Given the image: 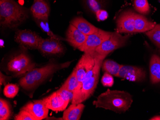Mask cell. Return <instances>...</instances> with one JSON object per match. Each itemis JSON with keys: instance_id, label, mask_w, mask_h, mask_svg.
I'll use <instances>...</instances> for the list:
<instances>
[{"instance_id": "obj_5", "label": "cell", "mask_w": 160, "mask_h": 120, "mask_svg": "<svg viewBox=\"0 0 160 120\" xmlns=\"http://www.w3.org/2000/svg\"><path fill=\"white\" fill-rule=\"evenodd\" d=\"M36 64L30 58L24 53L14 56L7 63V70L13 77L25 75L35 68Z\"/></svg>"}, {"instance_id": "obj_1", "label": "cell", "mask_w": 160, "mask_h": 120, "mask_svg": "<svg viewBox=\"0 0 160 120\" xmlns=\"http://www.w3.org/2000/svg\"><path fill=\"white\" fill-rule=\"evenodd\" d=\"M132 103V96L127 91L108 89L98 96L93 105L96 108L123 113L129 109Z\"/></svg>"}, {"instance_id": "obj_11", "label": "cell", "mask_w": 160, "mask_h": 120, "mask_svg": "<svg viewBox=\"0 0 160 120\" xmlns=\"http://www.w3.org/2000/svg\"><path fill=\"white\" fill-rule=\"evenodd\" d=\"M60 40L55 38H40L38 45V50L43 54L57 55L62 53L64 51V48Z\"/></svg>"}, {"instance_id": "obj_9", "label": "cell", "mask_w": 160, "mask_h": 120, "mask_svg": "<svg viewBox=\"0 0 160 120\" xmlns=\"http://www.w3.org/2000/svg\"><path fill=\"white\" fill-rule=\"evenodd\" d=\"M41 37L29 30H19L14 36L15 41L22 46L30 49H38Z\"/></svg>"}, {"instance_id": "obj_12", "label": "cell", "mask_w": 160, "mask_h": 120, "mask_svg": "<svg viewBox=\"0 0 160 120\" xmlns=\"http://www.w3.org/2000/svg\"><path fill=\"white\" fill-rule=\"evenodd\" d=\"M135 13L128 10L122 12L117 21V29L119 33H135L134 17Z\"/></svg>"}, {"instance_id": "obj_22", "label": "cell", "mask_w": 160, "mask_h": 120, "mask_svg": "<svg viewBox=\"0 0 160 120\" xmlns=\"http://www.w3.org/2000/svg\"><path fill=\"white\" fill-rule=\"evenodd\" d=\"M122 65L111 60H105L102 65L103 70L112 76L118 77Z\"/></svg>"}, {"instance_id": "obj_10", "label": "cell", "mask_w": 160, "mask_h": 120, "mask_svg": "<svg viewBox=\"0 0 160 120\" xmlns=\"http://www.w3.org/2000/svg\"><path fill=\"white\" fill-rule=\"evenodd\" d=\"M146 71L136 66L122 65L118 77L133 82H142L146 78Z\"/></svg>"}, {"instance_id": "obj_32", "label": "cell", "mask_w": 160, "mask_h": 120, "mask_svg": "<svg viewBox=\"0 0 160 120\" xmlns=\"http://www.w3.org/2000/svg\"><path fill=\"white\" fill-rule=\"evenodd\" d=\"M95 16L98 21L106 20L108 17V12L105 9L100 10L96 12Z\"/></svg>"}, {"instance_id": "obj_14", "label": "cell", "mask_w": 160, "mask_h": 120, "mask_svg": "<svg viewBox=\"0 0 160 120\" xmlns=\"http://www.w3.org/2000/svg\"><path fill=\"white\" fill-rule=\"evenodd\" d=\"M87 35L78 30L74 26L70 24L66 32V39L72 47L79 48L86 41Z\"/></svg>"}, {"instance_id": "obj_18", "label": "cell", "mask_w": 160, "mask_h": 120, "mask_svg": "<svg viewBox=\"0 0 160 120\" xmlns=\"http://www.w3.org/2000/svg\"><path fill=\"white\" fill-rule=\"evenodd\" d=\"M85 106L82 103H72L67 109L64 111L62 120H79L83 113Z\"/></svg>"}, {"instance_id": "obj_2", "label": "cell", "mask_w": 160, "mask_h": 120, "mask_svg": "<svg viewBox=\"0 0 160 120\" xmlns=\"http://www.w3.org/2000/svg\"><path fill=\"white\" fill-rule=\"evenodd\" d=\"M106 56L99 54L93 69L87 73L84 80L79 83L78 87L73 92L72 103H82L93 94L98 82L102 65Z\"/></svg>"}, {"instance_id": "obj_25", "label": "cell", "mask_w": 160, "mask_h": 120, "mask_svg": "<svg viewBox=\"0 0 160 120\" xmlns=\"http://www.w3.org/2000/svg\"><path fill=\"white\" fill-rule=\"evenodd\" d=\"M134 7L137 12L142 15H148L150 12L148 0H134Z\"/></svg>"}, {"instance_id": "obj_19", "label": "cell", "mask_w": 160, "mask_h": 120, "mask_svg": "<svg viewBox=\"0 0 160 120\" xmlns=\"http://www.w3.org/2000/svg\"><path fill=\"white\" fill-rule=\"evenodd\" d=\"M156 24L148 20L145 17L135 13L134 28L135 33H143L153 29Z\"/></svg>"}, {"instance_id": "obj_33", "label": "cell", "mask_w": 160, "mask_h": 120, "mask_svg": "<svg viewBox=\"0 0 160 120\" xmlns=\"http://www.w3.org/2000/svg\"><path fill=\"white\" fill-rule=\"evenodd\" d=\"M8 77L4 76L2 72H1V86L2 85V84H6V82L7 81Z\"/></svg>"}, {"instance_id": "obj_7", "label": "cell", "mask_w": 160, "mask_h": 120, "mask_svg": "<svg viewBox=\"0 0 160 120\" xmlns=\"http://www.w3.org/2000/svg\"><path fill=\"white\" fill-rule=\"evenodd\" d=\"M98 55V53L96 51L92 52H84L80 59L74 69L79 83L84 80L87 73L93 69Z\"/></svg>"}, {"instance_id": "obj_8", "label": "cell", "mask_w": 160, "mask_h": 120, "mask_svg": "<svg viewBox=\"0 0 160 120\" xmlns=\"http://www.w3.org/2000/svg\"><path fill=\"white\" fill-rule=\"evenodd\" d=\"M112 33L99 29L97 32L88 35L84 43L78 49L84 53L95 51L103 42L110 37Z\"/></svg>"}, {"instance_id": "obj_24", "label": "cell", "mask_w": 160, "mask_h": 120, "mask_svg": "<svg viewBox=\"0 0 160 120\" xmlns=\"http://www.w3.org/2000/svg\"><path fill=\"white\" fill-rule=\"evenodd\" d=\"M145 34L157 47L160 48V24L155 25L153 29L145 32Z\"/></svg>"}, {"instance_id": "obj_28", "label": "cell", "mask_w": 160, "mask_h": 120, "mask_svg": "<svg viewBox=\"0 0 160 120\" xmlns=\"http://www.w3.org/2000/svg\"><path fill=\"white\" fill-rule=\"evenodd\" d=\"M19 91V87L17 84H7L3 89V94L6 97L13 98L18 94Z\"/></svg>"}, {"instance_id": "obj_20", "label": "cell", "mask_w": 160, "mask_h": 120, "mask_svg": "<svg viewBox=\"0 0 160 120\" xmlns=\"http://www.w3.org/2000/svg\"><path fill=\"white\" fill-rule=\"evenodd\" d=\"M150 79L152 84L160 83V56L152 55L150 61Z\"/></svg>"}, {"instance_id": "obj_27", "label": "cell", "mask_w": 160, "mask_h": 120, "mask_svg": "<svg viewBox=\"0 0 160 120\" xmlns=\"http://www.w3.org/2000/svg\"><path fill=\"white\" fill-rule=\"evenodd\" d=\"M35 20L36 21V23H37L38 25L39 26L41 30L43 32L46 33L49 37L59 40H62V39H60V38H59L58 36H56L50 30L48 24V20H38L36 19H35Z\"/></svg>"}, {"instance_id": "obj_17", "label": "cell", "mask_w": 160, "mask_h": 120, "mask_svg": "<svg viewBox=\"0 0 160 120\" xmlns=\"http://www.w3.org/2000/svg\"><path fill=\"white\" fill-rule=\"evenodd\" d=\"M71 24L85 35H89L97 32L99 28L92 25L82 17H76L72 20Z\"/></svg>"}, {"instance_id": "obj_21", "label": "cell", "mask_w": 160, "mask_h": 120, "mask_svg": "<svg viewBox=\"0 0 160 120\" xmlns=\"http://www.w3.org/2000/svg\"><path fill=\"white\" fill-rule=\"evenodd\" d=\"M84 7L88 11L96 14L100 10L104 9L107 0H82Z\"/></svg>"}, {"instance_id": "obj_6", "label": "cell", "mask_w": 160, "mask_h": 120, "mask_svg": "<svg viewBox=\"0 0 160 120\" xmlns=\"http://www.w3.org/2000/svg\"><path fill=\"white\" fill-rule=\"evenodd\" d=\"M129 36H122L118 32H112L111 36L105 40L96 49L100 54L107 55L116 49L124 46L126 45Z\"/></svg>"}, {"instance_id": "obj_23", "label": "cell", "mask_w": 160, "mask_h": 120, "mask_svg": "<svg viewBox=\"0 0 160 120\" xmlns=\"http://www.w3.org/2000/svg\"><path fill=\"white\" fill-rule=\"evenodd\" d=\"M79 82L76 76L75 70H73L66 81H65L62 87L73 93L79 85Z\"/></svg>"}, {"instance_id": "obj_34", "label": "cell", "mask_w": 160, "mask_h": 120, "mask_svg": "<svg viewBox=\"0 0 160 120\" xmlns=\"http://www.w3.org/2000/svg\"><path fill=\"white\" fill-rule=\"evenodd\" d=\"M150 120H160V115H157V116H154L152 118H151Z\"/></svg>"}, {"instance_id": "obj_31", "label": "cell", "mask_w": 160, "mask_h": 120, "mask_svg": "<svg viewBox=\"0 0 160 120\" xmlns=\"http://www.w3.org/2000/svg\"><path fill=\"white\" fill-rule=\"evenodd\" d=\"M101 83L105 87H112L114 83L113 76L107 72H105L101 79Z\"/></svg>"}, {"instance_id": "obj_16", "label": "cell", "mask_w": 160, "mask_h": 120, "mask_svg": "<svg viewBox=\"0 0 160 120\" xmlns=\"http://www.w3.org/2000/svg\"><path fill=\"white\" fill-rule=\"evenodd\" d=\"M48 109L54 112L64 111L67 108L68 103L63 100L57 91L42 99Z\"/></svg>"}, {"instance_id": "obj_30", "label": "cell", "mask_w": 160, "mask_h": 120, "mask_svg": "<svg viewBox=\"0 0 160 120\" xmlns=\"http://www.w3.org/2000/svg\"><path fill=\"white\" fill-rule=\"evenodd\" d=\"M14 120H37L36 118L28 111L21 109L19 113L14 117Z\"/></svg>"}, {"instance_id": "obj_15", "label": "cell", "mask_w": 160, "mask_h": 120, "mask_svg": "<svg viewBox=\"0 0 160 120\" xmlns=\"http://www.w3.org/2000/svg\"><path fill=\"white\" fill-rule=\"evenodd\" d=\"M30 11L36 19L48 20L50 8L47 0H34Z\"/></svg>"}, {"instance_id": "obj_3", "label": "cell", "mask_w": 160, "mask_h": 120, "mask_svg": "<svg viewBox=\"0 0 160 120\" xmlns=\"http://www.w3.org/2000/svg\"><path fill=\"white\" fill-rule=\"evenodd\" d=\"M28 16V10L13 0H0V23L2 28H16Z\"/></svg>"}, {"instance_id": "obj_29", "label": "cell", "mask_w": 160, "mask_h": 120, "mask_svg": "<svg viewBox=\"0 0 160 120\" xmlns=\"http://www.w3.org/2000/svg\"><path fill=\"white\" fill-rule=\"evenodd\" d=\"M57 92L63 100L66 103H70L73 98V93L61 87L60 89L57 90Z\"/></svg>"}, {"instance_id": "obj_13", "label": "cell", "mask_w": 160, "mask_h": 120, "mask_svg": "<svg viewBox=\"0 0 160 120\" xmlns=\"http://www.w3.org/2000/svg\"><path fill=\"white\" fill-rule=\"evenodd\" d=\"M21 109L30 113L37 120L46 119L48 116V110L43 100L29 102Z\"/></svg>"}, {"instance_id": "obj_4", "label": "cell", "mask_w": 160, "mask_h": 120, "mask_svg": "<svg viewBox=\"0 0 160 120\" xmlns=\"http://www.w3.org/2000/svg\"><path fill=\"white\" fill-rule=\"evenodd\" d=\"M71 62L57 64L51 63L40 68L32 69L26 73L19 81L20 86L25 90H29L37 87L49 76L57 71L70 66Z\"/></svg>"}, {"instance_id": "obj_26", "label": "cell", "mask_w": 160, "mask_h": 120, "mask_svg": "<svg viewBox=\"0 0 160 120\" xmlns=\"http://www.w3.org/2000/svg\"><path fill=\"white\" fill-rule=\"evenodd\" d=\"M11 112L10 106L7 101L1 98L0 100V120H7L9 119Z\"/></svg>"}]
</instances>
